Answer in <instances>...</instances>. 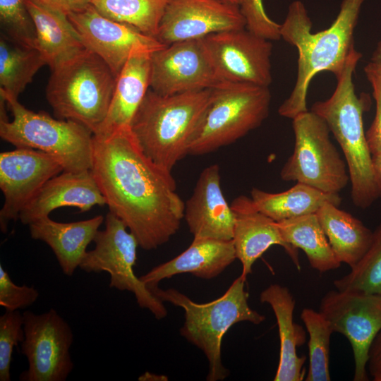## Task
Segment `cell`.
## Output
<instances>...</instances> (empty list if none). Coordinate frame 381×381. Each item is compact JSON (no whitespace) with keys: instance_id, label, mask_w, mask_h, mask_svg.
I'll list each match as a JSON object with an SVG mask.
<instances>
[{"instance_id":"cell-24","label":"cell","mask_w":381,"mask_h":381,"mask_svg":"<svg viewBox=\"0 0 381 381\" xmlns=\"http://www.w3.org/2000/svg\"><path fill=\"white\" fill-rule=\"evenodd\" d=\"M151 54H135L125 64L116 78L107 116L93 135H107L118 129L130 127L150 88Z\"/></svg>"},{"instance_id":"cell-9","label":"cell","mask_w":381,"mask_h":381,"mask_svg":"<svg viewBox=\"0 0 381 381\" xmlns=\"http://www.w3.org/2000/svg\"><path fill=\"white\" fill-rule=\"evenodd\" d=\"M292 127L294 149L281 169V179L324 193H339L350 179L346 163L330 140L327 123L308 110L292 119Z\"/></svg>"},{"instance_id":"cell-26","label":"cell","mask_w":381,"mask_h":381,"mask_svg":"<svg viewBox=\"0 0 381 381\" xmlns=\"http://www.w3.org/2000/svg\"><path fill=\"white\" fill-rule=\"evenodd\" d=\"M316 214L337 258L352 267L369 248L373 231L333 203H325Z\"/></svg>"},{"instance_id":"cell-20","label":"cell","mask_w":381,"mask_h":381,"mask_svg":"<svg viewBox=\"0 0 381 381\" xmlns=\"http://www.w3.org/2000/svg\"><path fill=\"white\" fill-rule=\"evenodd\" d=\"M106 205L91 169L65 171L50 179L19 214L23 224L49 217L54 210L74 207L81 212Z\"/></svg>"},{"instance_id":"cell-40","label":"cell","mask_w":381,"mask_h":381,"mask_svg":"<svg viewBox=\"0 0 381 381\" xmlns=\"http://www.w3.org/2000/svg\"><path fill=\"white\" fill-rule=\"evenodd\" d=\"M369 63L381 71V41L377 43Z\"/></svg>"},{"instance_id":"cell-21","label":"cell","mask_w":381,"mask_h":381,"mask_svg":"<svg viewBox=\"0 0 381 381\" xmlns=\"http://www.w3.org/2000/svg\"><path fill=\"white\" fill-rule=\"evenodd\" d=\"M236 259L232 241L193 238L183 252L139 278L150 290L158 286L160 281L183 273L210 279L219 275Z\"/></svg>"},{"instance_id":"cell-34","label":"cell","mask_w":381,"mask_h":381,"mask_svg":"<svg viewBox=\"0 0 381 381\" xmlns=\"http://www.w3.org/2000/svg\"><path fill=\"white\" fill-rule=\"evenodd\" d=\"M24 337L23 313L19 310H6L0 316V381L11 380L13 351Z\"/></svg>"},{"instance_id":"cell-1","label":"cell","mask_w":381,"mask_h":381,"mask_svg":"<svg viewBox=\"0 0 381 381\" xmlns=\"http://www.w3.org/2000/svg\"><path fill=\"white\" fill-rule=\"evenodd\" d=\"M91 171L109 212L141 248L156 249L177 232L185 203L171 171L143 152L130 127L93 135Z\"/></svg>"},{"instance_id":"cell-13","label":"cell","mask_w":381,"mask_h":381,"mask_svg":"<svg viewBox=\"0 0 381 381\" xmlns=\"http://www.w3.org/2000/svg\"><path fill=\"white\" fill-rule=\"evenodd\" d=\"M150 89L161 95L214 89L219 78L202 38L176 42L150 57Z\"/></svg>"},{"instance_id":"cell-16","label":"cell","mask_w":381,"mask_h":381,"mask_svg":"<svg viewBox=\"0 0 381 381\" xmlns=\"http://www.w3.org/2000/svg\"><path fill=\"white\" fill-rule=\"evenodd\" d=\"M68 17L85 47L98 55L116 78L131 56L152 53L167 46L131 25L104 16L91 4Z\"/></svg>"},{"instance_id":"cell-5","label":"cell","mask_w":381,"mask_h":381,"mask_svg":"<svg viewBox=\"0 0 381 381\" xmlns=\"http://www.w3.org/2000/svg\"><path fill=\"white\" fill-rule=\"evenodd\" d=\"M247 277H237L220 297L208 303H199L176 289L151 291L163 302L181 308L184 322L181 335L205 354L209 364L207 381H221L229 375L222 360V341L226 332L235 324L249 322L259 325L265 316L252 309L248 293L245 290Z\"/></svg>"},{"instance_id":"cell-41","label":"cell","mask_w":381,"mask_h":381,"mask_svg":"<svg viewBox=\"0 0 381 381\" xmlns=\"http://www.w3.org/2000/svg\"><path fill=\"white\" fill-rule=\"evenodd\" d=\"M373 167L375 175L381 184V154L373 155Z\"/></svg>"},{"instance_id":"cell-14","label":"cell","mask_w":381,"mask_h":381,"mask_svg":"<svg viewBox=\"0 0 381 381\" xmlns=\"http://www.w3.org/2000/svg\"><path fill=\"white\" fill-rule=\"evenodd\" d=\"M202 40L224 83L269 87L272 83L271 41L246 28L212 34Z\"/></svg>"},{"instance_id":"cell-18","label":"cell","mask_w":381,"mask_h":381,"mask_svg":"<svg viewBox=\"0 0 381 381\" xmlns=\"http://www.w3.org/2000/svg\"><path fill=\"white\" fill-rule=\"evenodd\" d=\"M231 207L235 218L231 241L236 259L242 264V275L247 277L255 262L274 245L283 247L297 270H301L298 249L284 239L277 222L260 212L251 198L239 195Z\"/></svg>"},{"instance_id":"cell-35","label":"cell","mask_w":381,"mask_h":381,"mask_svg":"<svg viewBox=\"0 0 381 381\" xmlns=\"http://www.w3.org/2000/svg\"><path fill=\"white\" fill-rule=\"evenodd\" d=\"M239 7L249 32L270 41L281 38L280 25L267 16L262 0H243Z\"/></svg>"},{"instance_id":"cell-8","label":"cell","mask_w":381,"mask_h":381,"mask_svg":"<svg viewBox=\"0 0 381 381\" xmlns=\"http://www.w3.org/2000/svg\"><path fill=\"white\" fill-rule=\"evenodd\" d=\"M270 102L269 87L225 83L212 89L189 155L214 152L259 127L269 114Z\"/></svg>"},{"instance_id":"cell-23","label":"cell","mask_w":381,"mask_h":381,"mask_svg":"<svg viewBox=\"0 0 381 381\" xmlns=\"http://www.w3.org/2000/svg\"><path fill=\"white\" fill-rule=\"evenodd\" d=\"M104 221L102 215L68 223L58 222L47 217L28 226L31 238L47 244L63 273L71 277L79 267L88 245L93 241Z\"/></svg>"},{"instance_id":"cell-39","label":"cell","mask_w":381,"mask_h":381,"mask_svg":"<svg viewBox=\"0 0 381 381\" xmlns=\"http://www.w3.org/2000/svg\"><path fill=\"white\" fill-rule=\"evenodd\" d=\"M368 366L373 380L381 381V331L371 346Z\"/></svg>"},{"instance_id":"cell-32","label":"cell","mask_w":381,"mask_h":381,"mask_svg":"<svg viewBox=\"0 0 381 381\" xmlns=\"http://www.w3.org/2000/svg\"><path fill=\"white\" fill-rule=\"evenodd\" d=\"M334 286L339 291L381 295V223L365 254L349 274L334 281Z\"/></svg>"},{"instance_id":"cell-2","label":"cell","mask_w":381,"mask_h":381,"mask_svg":"<svg viewBox=\"0 0 381 381\" xmlns=\"http://www.w3.org/2000/svg\"><path fill=\"white\" fill-rule=\"evenodd\" d=\"M365 0H342L339 12L331 25L312 32V22L301 1L291 2L280 37L298 51V68L295 85L278 109L282 116L294 119L307 111V94L312 79L319 73L329 71L336 77L356 49L353 33Z\"/></svg>"},{"instance_id":"cell-27","label":"cell","mask_w":381,"mask_h":381,"mask_svg":"<svg viewBox=\"0 0 381 381\" xmlns=\"http://www.w3.org/2000/svg\"><path fill=\"white\" fill-rule=\"evenodd\" d=\"M250 198L260 212L277 222L316 214L325 203L339 206L341 202L339 193H324L301 183L274 193L253 188Z\"/></svg>"},{"instance_id":"cell-10","label":"cell","mask_w":381,"mask_h":381,"mask_svg":"<svg viewBox=\"0 0 381 381\" xmlns=\"http://www.w3.org/2000/svg\"><path fill=\"white\" fill-rule=\"evenodd\" d=\"M104 224V229L95 236V248L87 251L79 267L87 273L107 272L110 288L133 293L140 308L150 310L157 320L165 318L167 310L164 302L134 272L139 246L137 238L125 223L110 212Z\"/></svg>"},{"instance_id":"cell-28","label":"cell","mask_w":381,"mask_h":381,"mask_svg":"<svg viewBox=\"0 0 381 381\" xmlns=\"http://www.w3.org/2000/svg\"><path fill=\"white\" fill-rule=\"evenodd\" d=\"M284 239L306 255L310 266L320 272L340 267L320 225L317 214H307L277 222Z\"/></svg>"},{"instance_id":"cell-7","label":"cell","mask_w":381,"mask_h":381,"mask_svg":"<svg viewBox=\"0 0 381 381\" xmlns=\"http://www.w3.org/2000/svg\"><path fill=\"white\" fill-rule=\"evenodd\" d=\"M13 119L0 117V136L16 147L46 152L57 159L65 171L91 169L92 132L71 121L54 119L44 111L35 112L22 105L18 98L0 88Z\"/></svg>"},{"instance_id":"cell-43","label":"cell","mask_w":381,"mask_h":381,"mask_svg":"<svg viewBox=\"0 0 381 381\" xmlns=\"http://www.w3.org/2000/svg\"><path fill=\"white\" fill-rule=\"evenodd\" d=\"M232 5L240 6L243 0H220Z\"/></svg>"},{"instance_id":"cell-37","label":"cell","mask_w":381,"mask_h":381,"mask_svg":"<svg viewBox=\"0 0 381 381\" xmlns=\"http://www.w3.org/2000/svg\"><path fill=\"white\" fill-rule=\"evenodd\" d=\"M365 76L371 85L375 101V118L365 132L372 155L381 154V71L368 63L364 68Z\"/></svg>"},{"instance_id":"cell-25","label":"cell","mask_w":381,"mask_h":381,"mask_svg":"<svg viewBox=\"0 0 381 381\" xmlns=\"http://www.w3.org/2000/svg\"><path fill=\"white\" fill-rule=\"evenodd\" d=\"M24 1L36 31L35 48L51 69L87 49L68 16L31 0Z\"/></svg>"},{"instance_id":"cell-31","label":"cell","mask_w":381,"mask_h":381,"mask_svg":"<svg viewBox=\"0 0 381 381\" xmlns=\"http://www.w3.org/2000/svg\"><path fill=\"white\" fill-rule=\"evenodd\" d=\"M301 318L309 334V368L305 380L329 381V342L334 332L332 326L320 311L312 308L303 309Z\"/></svg>"},{"instance_id":"cell-19","label":"cell","mask_w":381,"mask_h":381,"mask_svg":"<svg viewBox=\"0 0 381 381\" xmlns=\"http://www.w3.org/2000/svg\"><path fill=\"white\" fill-rule=\"evenodd\" d=\"M183 218L195 238L232 240L235 218L221 188L218 164L207 167L200 173L185 203Z\"/></svg>"},{"instance_id":"cell-12","label":"cell","mask_w":381,"mask_h":381,"mask_svg":"<svg viewBox=\"0 0 381 381\" xmlns=\"http://www.w3.org/2000/svg\"><path fill=\"white\" fill-rule=\"evenodd\" d=\"M334 332L349 341L354 358V381H368L371 346L381 331V295L332 290L321 299L319 310Z\"/></svg>"},{"instance_id":"cell-36","label":"cell","mask_w":381,"mask_h":381,"mask_svg":"<svg viewBox=\"0 0 381 381\" xmlns=\"http://www.w3.org/2000/svg\"><path fill=\"white\" fill-rule=\"evenodd\" d=\"M40 293L33 286L16 284L0 265V306L6 310H18L32 306Z\"/></svg>"},{"instance_id":"cell-22","label":"cell","mask_w":381,"mask_h":381,"mask_svg":"<svg viewBox=\"0 0 381 381\" xmlns=\"http://www.w3.org/2000/svg\"><path fill=\"white\" fill-rule=\"evenodd\" d=\"M260 301L272 309L278 326L280 341L279 360L274 381H301L304 379L306 361L299 356L298 346L306 341V332L294 321L295 300L286 286L272 284L260 294Z\"/></svg>"},{"instance_id":"cell-17","label":"cell","mask_w":381,"mask_h":381,"mask_svg":"<svg viewBox=\"0 0 381 381\" xmlns=\"http://www.w3.org/2000/svg\"><path fill=\"white\" fill-rule=\"evenodd\" d=\"M243 28L246 22L238 6L220 0H169L156 38L169 45Z\"/></svg>"},{"instance_id":"cell-11","label":"cell","mask_w":381,"mask_h":381,"mask_svg":"<svg viewBox=\"0 0 381 381\" xmlns=\"http://www.w3.org/2000/svg\"><path fill=\"white\" fill-rule=\"evenodd\" d=\"M25 337L20 351L28 368L20 381H65L73 369L70 349L73 334L68 323L55 309L42 314L24 311Z\"/></svg>"},{"instance_id":"cell-4","label":"cell","mask_w":381,"mask_h":381,"mask_svg":"<svg viewBox=\"0 0 381 381\" xmlns=\"http://www.w3.org/2000/svg\"><path fill=\"white\" fill-rule=\"evenodd\" d=\"M212 89L161 95L150 88L130 125L143 152L170 171L189 155Z\"/></svg>"},{"instance_id":"cell-29","label":"cell","mask_w":381,"mask_h":381,"mask_svg":"<svg viewBox=\"0 0 381 381\" xmlns=\"http://www.w3.org/2000/svg\"><path fill=\"white\" fill-rule=\"evenodd\" d=\"M47 62L36 49L22 46L1 35L0 85L6 93L18 98Z\"/></svg>"},{"instance_id":"cell-15","label":"cell","mask_w":381,"mask_h":381,"mask_svg":"<svg viewBox=\"0 0 381 381\" xmlns=\"http://www.w3.org/2000/svg\"><path fill=\"white\" fill-rule=\"evenodd\" d=\"M64 171L61 163L49 154L16 147L0 154V188L4 202L0 210V229L16 221L23 208L52 177Z\"/></svg>"},{"instance_id":"cell-33","label":"cell","mask_w":381,"mask_h":381,"mask_svg":"<svg viewBox=\"0 0 381 381\" xmlns=\"http://www.w3.org/2000/svg\"><path fill=\"white\" fill-rule=\"evenodd\" d=\"M1 35L27 47L35 48L36 31L24 0H0Z\"/></svg>"},{"instance_id":"cell-42","label":"cell","mask_w":381,"mask_h":381,"mask_svg":"<svg viewBox=\"0 0 381 381\" xmlns=\"http://www.w3.org/2000/svg\"><path fill=\"white\" fill-rule=\"evenodd\" d=\"M168 378L164 375H159L157 374L145 372L142 375L138 377V380L142 381H160V380H167Z\"/></svg>"},{"instance_id":"cell-30","label":"cell","mask_w":381,"mask_h":381,"mask_svg":"<svg viewBox=\"0 0 381 381\" xmlns=\"http://www.w3.org/2000/svg\"><path fill=\"white\" fill-rule=\"evenodd\" d=\"M169 1L91 0V5L104 16L131 25L156 38Z\"/></svg>"},{"instance_id":"cell-3","label":"cell","mask_w":381,"mask_h":381,"mask_svg":"<svg viewBox=\"0 0 381 381\" xmlns=\"http://www.w3.org/2000/svg\"><path fill=\"white\" fill-rule=\"evenodd\" d=\"M361 56L356 49L351 54L336 76L332 95L314 103L311 111L325 121L344 155L353 203L366 209L381 198V184L375 175L373 155L363 128V114L369 107V97H358L353 82Z\"/></svg>"},{"instance_id":"cell-38","label":"cell","mask_w":381,"mask_h":381,"mask_svg":"<svg viewBox=\"0 0 381 381\" xmlns=\"http://www.w3.org/2000/svg\"><path fill=\"white\" fill-rule=\"evenodd\" d=\"M66 16L80 11L91 4V0H31Z\"/></svg>"},{"instance_id":"cell-6","label":"cell","mask_w":381,"mask_h":381,"mask_svg":"<svg viewBox=\"0 0 381 381\" xmlns=\"http://www.w3.org/2000/svg\"><path fill=\"white\" fill-rule=\"evenodd\" d=\"M116 83L109 66L87 49L52 69L47 99L57 119L78 122L95 134L107 116Z\"/></svg>"}]
</instances>
